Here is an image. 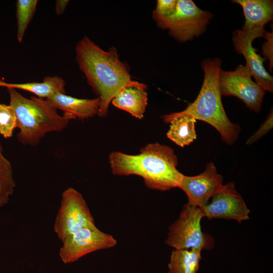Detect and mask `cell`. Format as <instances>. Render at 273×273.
<instances>
[{
	"label": "cell",
	"mask_w": 273,
	"mask_h": 273,
	"mask_svg": "<svg viewBox=\"0 0 273 273\" xmlns=\"http://www.w3.org/2000/svg\"><path fill=\"white\" fill-rule=\"evenodd\" d=\"M76 60L88 84L100 100V117H105L114 98L132 81L127 65L119 58L117 49L105 51L84 36L76 44Z\"/></svg>",
	"instance_id": "cell-1"
},
{
	"label": "cell",
	"mask_w": 273,
	"mask_h": 273,
	"mask_svg": "<svg viewBox=\"0 0 273 273\" xmlns=\"http://www.w3.org/2000/svg\"><path fill=\"white\" fill-rule=\"evenodd\" d=\"M108 160L113 174L138 175L152 190L166 191L179 188L184 175L177 169L178 159L174 150L158 143L147 144L136 155L112 152Z\"/></svg>",
	"instance_id": "cell-2"
},
{
	"label": "cell",
	"mask_w": 273,
	"mask_h": 273,
	"mask_svg": "<svg viewBox=\"0 0 273 273\" xmlns=\"http://www.w3.org/2000/svg\"><path fill=\"white\" fill-rule=\"evenodd\" d=\"M201 66L204 76L196 99L184 110L165 115L162 118L165 123H169L175 118L192 116L212 125L219 132L223 142L232 145L237 140L240 128L238 125L231 122L221 102L218 82L221 61L217 58L206 59L202 61Z\"/></svg>",
	"instance_id": "cell-3"
},
{
	"label": "cell",
	"mask_w": 273,
	"mask_h": 273,
	"mask_svg": "<svg viewBox=\"0 0 273 273\" xmlns=\"http://www.w3.org/2000/svg\"><path fill=\"white\" fill-rule=\"evenodd\" d=\"M7 88L9 105L15 112L20 130L17 139L22 144L36 146L47 133L62 131L68 125L69 121L60 115L45 99L34 96L27 98L15 88Z\"/></svg>",
	"instance_id": "cell-4"
},
{
	"label": "cell",
	"mask_w": 273,
	"mask_h": 273,
	"mask_svg": "<svg viewBox=\"0 0 273 273\" xmlns=\"http://www.w3.org/2000/svg\"><path fill=\"white\" fill-rule=\"evenodd\" d=\"M203 217L200 207L186 204L177 219L169 227L165 243L176 250L211 249L214 240L210 234L202 231Z\"/></svg>",
	"instance_id": "cell-5"
},
{
	"label": "cell",
	"mask_w": 273,
	"mask_h": 273,
	"mask_svg": "<svg viewBox=\"0 0 273 273\" xmlns=\"http://www.w3.org/2000/svg\"><path fill=\"white\" fill-rule=\"evenodd\" d=\"M212 17L210 12L200 9L192 0H177L173 14L155 21L158 27L168 30L174 39L185 42L202 34Z\"/></svg>",
	"instance_id": "cell-6"
},
{
	"label": "cell",
	"mask_w": 273,
	"mask_h": 273,
	"mask_svg": "<svg viewBox=\"0 0 273 273\" xmlns=\"http://www.w3.org/2000/svg\"><path fill=\"white\" fill-rule=\"evenodd\" d=\"M96 225L82 195L73 188L62 193L60 207L54 224V232L63 242L86 226Z\"/></svg>",
	"instance_id": "cell-7"
},
{
	"label": "cell",
	"mask_w": 273,
	"mask_h": 273,
	"mask_svg": "<svg viewBox=\"0 0 273 273\" xmlns=\"http://www.w3.org/2000/svg\"><path fill=\"white\" fill-rule=\"evenodd\" d=\"M252 76L250 70L242 65L234 71L220 69L219 85L221 96L236 97L249 109L258 113L261 108L265 91L252 80Z\"/></svg>",
	"instance_id": "cell-8"
},
{
	"label": "cell",
	"mask_w": 273,
	"mask_h": 273,
	"mask_svg": "<svg viewBox=\"0 0 273 273\" xmlns=\"http://www.w3.org/2000/svg\"><path fill=\"white\" fill-rule=\"evenodd\" d=\"M62 243L60 257L64 263H69L90 253L113 247L117 240L95 225L81 229Z\"/></svg>",
	"instance_id": "cell-9"
},
{
	"label": "cell",
	"mask_w": 273,
	"mask_h": 273,
	"mask_svg": "<svg viewBox=\"0 0 273 273\" xmlns=\"http://www.w3.org/2000/svg\"><path fill=\"white\" fill-rule=\"evenodd\" d=\"M264 27H256L250 30H237L233 33V43L236 52L242 55L246 62V66L250 70L252 76L265 92H272L273 78L265 69L263 63L266 60L256 53L252 46L253 41L263 36Z\"/></svg>",
	"instance_id": "cell-10"
},
{
	"label": "cell",
	"mask_w": 273,
	"mask_h": 273,
	"mask_svg": "<svg viewBox=\"0 0 273 273\" xmlns=\"http://www.w3.org/2000/svg\"><path fill=\"white\" fill-rule=\"evenodd\" d=\"M210 202L200 207L203 217L208 219H233L240 222L249 218L250 210L235 188L234 182L223 185Z\"/></svg>",
	"instance_id": "cell-11"
},
{
	"label": "cell",
	"mask_w": 273,
	"mask_h": 273,
	"mask_svg": "<svg viewBox=\"0 0 273 273\" xmlns=\"http://www.w3.org/2000/svg\"><path fill=\"white\" fill-rule=\"evenodd\" d=\"M222 180L223 177L217 173L214 163L209 162L205 170L198 175H184L179 188L187 195L188 203L201 207L221 189L223 185Z\"/></svg>",
	"instance_id": "cell-12"
},
{
	"label": "cell",
	"mask_w": 273,
	"mask_h": 273,
	"mask_svg": "<svg viewBox=\"0 0 273 273\" xmlns=\"http://www.w3.org/2000/svg\"><path fill=\"white\" fill-rule=\"evenodd\" d=\"M45 100L55 109L61 110L62 116L68 121L93 117L98 114L100 105L98 97L91 99H79L62 93Z\"/></svg>",
	"instance_id": "cell-13"
},
{
	"label": "cell",
	"mask_w": 273,
	"mask_h": 273,
	"mask_svg": "<svg viewBox=\"0 0 273 273\" xmlns=\"http://www.w3.org/2000/svg\"><path fill=\"white\" fill-rule=\"evenodd\" d=\"M147 88L146 84L132 80L119 92L111 103L115 107L142 119L148 104Z\"/></svg>",
	"instance_id": "cell-14"
},
{
	"label": "cell",
	"mask_w": 273,
	"mask_h": 273,
	"mask_svg": "<svg viewBox=\"0 0 273 273\" xmlns=\"http://www.w3.org/2000/svg\"><path fill=\"white\" fill-rule=\"evenodd\" d=\"M243 8L245 18L242 30H247L256 27H264L273 18L272 0H233Z\"/></svg>",
	"instance_id": "cell-15"
},
{
	"label": "cell",
	"mask_w": 273,
	"mask_h": 273,
	"mask_svg": "<svg viewBox=\"0 0 273 273\" xmlns=\"http://www.w3.org/2000/svg\"><path fill=\"white\" fill-rule=\"evenodd\" d=\"M65 82L58 76H46L41 82L5 83V87L21 89L34 94L36 97L47 99L59 93L65 94Z\"/></svg>",
	"instance_id": "cell-16"
},
{
	"label": "cell",
	"mask_w": 273,
	"mask_h": 273,
	"mask_svg": "<svg viewBox=\"0 0 273 273\" xmlns=\"http://www.w3.org/2000/svg\"><path fill=\"white\" fill-rule=\"evenodd\" d=\"M201 250L174 249L168 264V273H197L201 260Z\"/></svg>",
	"instance_id": "cell-17"
},
{
	"label": "cell",
	"mask_w": 273,
	"mask_h": 273,
	"mask_svg": "<svg viewBox=\"0 0 273 273\" xmlns=\"http://www.w3.org/2000/svg\"><path fill=\"white\" fill-rule=\"evenodd\" d=\"M196 120L190 116H183L169 121L167 138L176 145L183 147L191 144L197 138L195 130Z\"/></svg>",
	"instance_id": "cell-18"
},
{
	"label": "cell",
	"mask_w": 273,
	"mask_h": 273,
	"mask_svg": "<svg viewBox=\"0 0 273 273\" xmlns=\"http://www.w3.org/2000/svg\"><path fill=\"white\" fill-rule=\"evenodd\" d=\"M3 152L0 143V207L8 203L16 187L11 163Z\"/></svg>",
	"instance_id": "cell-19"
},
{
	"label": "cell",
	"mask_w": 273,
	"mask_h": 273,
	"mask_svg": "<svg viewBox=\"0 0 273 273\" xmlns=\"http://www.w3.org/2000/svg\"><path fill=\"white\" fill-rule=\"evenodd\" d=\"M37 3V0H18L16 2L17 38L20 43L34 15Z\"/></svg>",
	"instance_id": "cell-20"
},
{
	"label": "cell",
	"mask_w": 273,
	"mask_h": 273,
	"mask_svg": "<svg viewBox=\"0 0 273 273\" xmlns=\"http://www.w3.org/2000/svg\"><path fill=\"white\" fill-rule=\"evenodd\" d=\"M17 128V118L12 107L0 103V134L5 138H11Z\"/></svg>",
	"instance_id": "cell-21"
},
{
	"label": "cell",
	"mask_w": 273,
	"mask_h": 273,
	"mask_svg": "<svg viewBox=\"0 0 273 273\" xmlns=\"http://www.w3.org/2000/svg\"><path fill=\"white\" fill-rule=\"evenodd\" d=\"M177 0H158L153 12L154 20L167 18L173 14L176 10Z\"/></svg>",
	"instance_id": "cell-22"
},
{
	"label": "cell",
	"mask_w": 273,
	"mask_h": 273,
	"mask_svg": "<svg viewBox=\"0 0 273 273\" xmlns=\"http://www.w3.org/2000/svg\"><path fill=\"white\" fill-rule=\"evenodd\" d=\"M273 112L272 109L264 122L262 124L259 128L246 141V145H252L254 143L267 134L272 128L273 125Z\"/></svg>",
	"instance_id": "cell-23"
},
{
	"label": "cell",
	"mask_w": 273,
	"mask_h": 273,
	"mask_svg": "<svg viewBox=\"0 0 273 273\" xmlns=\"http://www.w3.org/2000/svg\"><path fill=\"white\" fill-rule=\"evenodd\" d=\"M263 36L266 39L262 46V54L266 59L269 60V69L271 71L273 67V58H272V42H273V34L272 31L269 32L265 31Z\"/></svg>",
	"instance_id": "cell-24"
},
{
	"label": "cell",
	"mask_w": 273,
	"mask_h": 273,
	"mask_svg": "<svg viewBox=\"0 0 273 273\" xmlns=\"http://www.w3.org/2000/svg\"><path fill=\"white\" fill-rule=\"evenodd\" d=\"M69 1L68 0H58L56 1L55 11L58 15L62 14Z\"/></svg>",
	"instance_id": "cell-25"
},
{
	"label": "cell",
	"mask_w": 273,
	"mask_h": 273,
	"mask_svg": "<svg viewBox=\"0 0 273 273\" xmlns=\"http://www.w3.org/2000/svg\"><path fill=\"white\" fill-rule=\"evenodd\" d=\"M6 82L0 80V86L5 87Z\"/></svg>",
	"instance_id": "cell-26"
}]
</instances>
